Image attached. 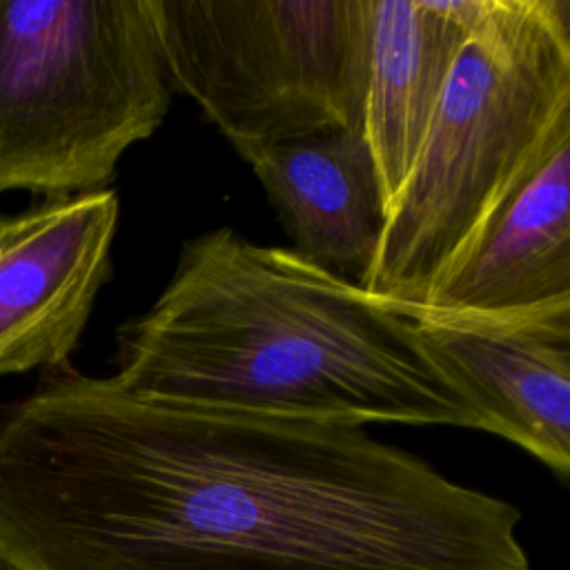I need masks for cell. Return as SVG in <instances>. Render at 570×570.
<instances>
[{"instance_id":"6da1fadb","label":"cell","mask_w":570,"mask_h":570,"mask_svg":"<svg viewBox=\"0 0 570 570\" xmlns=\"http://www.w3.org/2000/svg\"><path fill=\"white\" fill-rule=\"evenodd\" d=\"M521 519L363 425L145 401L69 363L0 410V570H530Z\"/></svg>"},{"instance_id":"7a4b0ae2","label":"cell","mask_w":570,"mask_h":570,"mask_svg":"<svg viewBox=\"0 0 570 570\" xmlns=\"http://www.w3.org/2000/svg\"><path fill=\"white\" fill-rule=\"evenodd\" d=\"M114 363L109 379L145 401L488 432L414 318L232 227L183 243L158 298L116 330Z\"/></svg>"},{"instance_id":"3957f363","label":"cell","mask_w":570,"mask_h":570,"mask_svg":"<svg viewBox=\"0 0 570 570\" xmlns=\"http://www.w3.org/2000/svg\"><path fill=\"white\" fill-rule=\"evenodd\" d=\"M570 136V0H483L358 283L414 316Z\"/></svg>"},{"instance_id":"277c9868","label":"cell","mask_w":570,"mask_h":570,"mask_svg":"<svg viewBox=\"0 0 570 570\" xmlns=\"http://www.w3.org/2000/svg\"><path fill=\"white\" fill-rule=\"evenodd\" d=\"M171 94L145 0H0V191L105 189Z\"/></svg>"},{"instance_id":"5b68a950","label":"cell","mask_w":570,"mask_h":570,"mask_svg":"<svg viewBox=\"0 0 570 570\" xmlns=\"http://www.w3.org/2000/svg\"><path fill=\"white\" fill-rule=\"evenodd\" d=\"M167 80L245 160L361 129L370 0H145Z\"/></svg>"},{"instance_id":"8992f818","label":"cell","mask_w":570,"mask_h":570,"mask_svg":"<svg viewBox=\"0 0 570 570\" xmlns=\"http://www.w3.org/2000/svg\"><path fill=\"white\" fill-rule=\"evenodd\" d=\"M118 196H53L0 216V376L62 367L111 272Z\"/></svg>"},{"instance_id":"52a82bcc","label":"cell","mask_w":570,"mask_h":570,"mask_svg":"<svg viewBox=\"0 0 570 570\" xmlns=\"http://www.w3.org/2000/svg\"><path fill=\"white\" fill-rule=\"evenodd\" d=\"M432 356L481 412L561 483L570 479V298L519 314H419Z\"/></svg>"},{"instance_id":"ba28073f","label":"cell","mask_w":570,"mask_h":570,"mask_svg":"<svg viewBox=\"0 0 570 570\" xmlns=\"http://www.w3.org/2000/svg\"><path fill=\"white\" fill-rule=\"evenodd\" d=\"M483 0H370L361 134L385 212L425 140Z\"/></svg>"},{"instance_id":"9c48e42d","label":"cell","mask_w":570,"mask_h":570,"mask_svg":"<svg viewBox=\"0 0 570 570\" xmlns=\"http://www.w3.org/2000/svg\"><path fill=\"white\" fill-rule=\"evenodd\" d=\"M294 252L361 283L374 261L385 203L361 129L318 134L245 158Z\"/></svg>"},{"instance_id":"30bf717a","label":"cell","mask_w":570,"mask_h":570,"mask_svg":"<svg viewBox=\"0 0 570 570\" xmlns=\"http://www.w3.org/2000/svg\"><path fill=\"white\" fill-rule=\"evenodd\" d=\"M570 298V136L414 314L499 316ZM412 316V318H414Z\"/></svg>"}]
</instances>
